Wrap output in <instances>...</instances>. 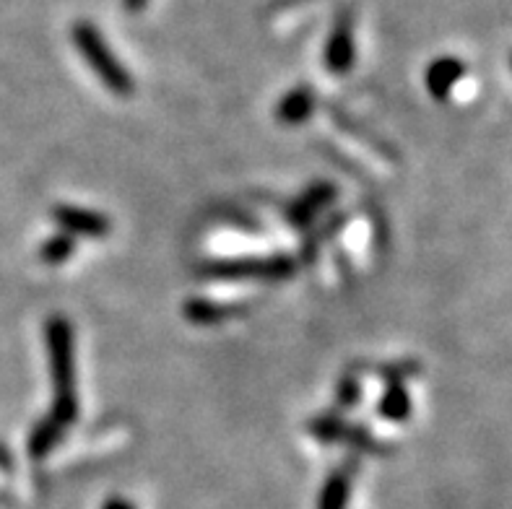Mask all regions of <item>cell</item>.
<instances>
[{
    "mask_svg": "<svg viewBox=\"0 0 512 509\" xmlns=\"http://www.w3.org/2000/svg\"><path fill=\"white\" fill-rule=\"evenodd\" d=\"M73 247H76V242H73L71 234L60 232L52 239H47L45 245H42V250H39V255H42V260H45L47 265H60L71 258Z\"/></svg>",
    "mask_w": 512,
    "mask_h": 509,
    "instance_id": "12",
    "label": "cell"
},
{
    "mask_svg": "<svg viewBox=\"0 0 512 509\" xmlns=\"http://www.w3.org/2000/svg\"><path fill=\"white\" fill-rule=\"evenodd\" d=\"M466 76V63L458 58H440L429 65L427 71V89L435 99H448L453 86Z\"/></svg>",
    "mask_w": 512,
    "mask_h": 509,
    "instance_id": "5",
    "label": "cell"
},
{
    "mask_svg": "<svg viewBox=\"0 0 512 509\" xmlns=\"http://www.w3.org/2000/svg\"><path fill=\"white\" fill-rule=\"evenodd\" d=\"M333 195H336V190H333L331 185L312 187L310 193H307L305 198L299 200L297 206L292 208V221H294V224L305 226L307 221L315 219V213H318L320 208L325 206V203H331Z\"/></svg>",
    "mask_w": 512,
    "mask_h": 509,
    "instance_id": "9",
    "label": "cell"
},
{
    "mask_svg": "<svg viewBox=\"0 0 512 509\" xmlns=\"http://www.w3.org/2000/svg\"><path fill=\"white\" fill-rule=\"evenodd\" d=\"M315 110V97L310 89H294L289 91L279 104V120L286 125L305 123L307 117Z\"/></svg>",
    "mask_w": 512,
    "mask_h": 509,
    "instance_id": "7",
    "label": "cell"
},
{
    "mask_svg": "<svg viewBox=\"0 0 512 509\" xmlns=\"http://www.w3.org/2000/svg\"><path fill=\"white\" fill-rule=\"evenodd\" d=\"M73 42H76V47L81 50V55L89 60L94 73L115 91L117 97H128V94H133V78H130L128 71L120 65V60L112 55L110 47L104 45V39L99 37V32L94 26L86 24V21H78L76 29H73Z\"/></svg>",
    "mask_w": 512,
    "mask_h": 509,
    "instance_id": "2",
    "label": "cell"
},
{
    "mask_svg": "<svg viewBox=\"0 0 512 509\" xmlns=\"http://www.w3.org/2000/svg\"><path fill=\"white\" fill-rule=\"evenodd\" d=\"M102 509H136V507H133V502H128V499L115 497V499H110V502L104 504Z\"/></svg>",
    "mask_w": 512,
    "mask_h": 509,
    "instance_id": "16",
    "label": "cell"
},
{
    "mask_svg": "<svg viewBox=\"0 0 512 509\" xmlns=\"http://www.w3.org/2000/svg\"><path fill=\"white\" fill-rule=\"evenodd\" d=\"M346 502H349V476L333 473L320 497V509H346Z\"/></svg>",
    "mask_w": 512,
    "mask_h": 509,
    "instance_id": "11",
    "label": "cell"
},
{
    "mask_svg": "<svg viewBox=\"0 0 512 509\" xmlns=\"http://www.w3.org/2000/svg\"><path fill=\"white\" fill-rule=\"evenodd\" d=\"M359 395H362V390H359V382L354 380V377H346V380L341 382V387H338V403L344 408L357 406Z\"/></svg>",
    "mask_w": 512,
    "mask_h": 509,
    "instance_id": "15",
    "label": "cell"
},
{
    "mask_svg": "<svg viewBox=\"0 0 512 509\" xmlns=\"http://www.w3.org/2000/svg\"><path fill=\"white\" fill-rule=\"evenodd\" d=\"M63 432H65L63 426L52 424L50 419L39 421V424L32 429V434H29V455H32L34 460L47 458V455L58 447Z\"/></svg>",
    "mask_w": 512,
    "mask_h": 509,
    "instance_id": "8",
    "label": "cell"
},
{
    "mask_svg": "<svg viewBox=\"0 0 512 509\" xmlns=\"http://www.w3.org/2000/svg\"><path fill=\"white\" fill-rule=\"evenodd\" d=\"M325 63L333 73H346L354 63V42H351V24L349 19H341L333 29V37L325 50Z\"/></svg>",
    "mask_w": 512,
    "mask_h": 509,
    "instance_id": "6",
    "label": "cell"
},
{
    "mask_svg": "<svg viewBox=\"0 0 512 509\" xmlns=\"http://www.w3.org/2000/svg\"><path fill=\"white\" fill-rule=\"evenodd\" d=\"M55 221L60 224L65 234H78V237H104V234L110 232V219H104L102 213L86 211V208H76V206H58L52 211Z\"/></svg>",
    "mask_w": 512,
    "mask_h": 509,
    "instance_id": "4",
    "label": "cell"
},
{
    "mask_svg": "<svg viewBox=\"0 0 512 509\" xmlns=\"http://www.w3.org/2000/svg\"><path fill=\"white\" fill-rule=\"evenodd\" d=\"M294 273L292 258H247V260H221L208 263L203 276L219 281H284Z\"/></svg>",
    "mask_w": 512,
    "mask_h": 509,
    "instance_id": "3",
    "label": "cell"
},
{
    "mask_svg": "<svg viewBox=\"0 0 512 509\" xmlns=\"http://www.w3.org/2000/svg\"><path fill=\"white\" fill-rule=\"evenodd\" d=\"M143 3H146V0H125V8H128V11H141Z\"/></svg>",
    "mask_w": 512,
    "mask_h": 509,
    "instance_id": "17",
    "label": "cell"
},
{
    "mask_svg": "<svg viewBox=\"0 0 512 509\" xmlns=\"http://www.w3.org/2000/svg\"><path fill=\"white\" fill-rule=\"evenodd\" d=\"M185 315H188L193 323L208 325V323H221V320L229 315V310L227 307H219V304L214 302H206V299H195V302H188Z\"/></svg>",
    "mask_w": 512,
    "mask_h": 509,
    "instance_id": "13",
    "label": "cell"
},
{
    "mask_svg": "<svg viewBox=\"0 0 512 509\" xmlns=\"http://www.w3.org/2000/svg\"><path fill=\"white\" fill-rule=\"evenodd\" d=\"M47 351H50V372L55 382V403L47 419L52 424L68 426L78 416L76 398V364H73V330L65 317H52L47 323Z\"/></svg>",
    "mask_w": 512,
    "mask_h": 509,
    "instance_id": "1",
    "label": "cell"
},
{
    "mask_svg": "<svg viewBox=\"0 0 512 509\" xmlns=\"http://www.w3.org/2000/svg\"><path fill=\"white\" fill-rule=\"evenodd\" d=\"M346 421L336 419V416H320L310 424V432L320 439V442H341L346 437Z\"/></svg>",
    "mask_w": 512,
    "mask_h": 509,
    "instance_id": "14",
    "label": "cell"
},
{
    "mask_svg": "<svg viewBox=\"0 0 512 509\" xmlns=\"http://www.w3.org/2000/svg\"><path fill=\"white\" fill-rule=\"evenodd\" d=\"M380 413L390 421H403L409 419L411 413V398L406 393V387L398 385V382H390V387L385 390L383 400H380Z\"/></svg>",
    "mask_w": 512,
    "mask_h": 509,
    "instance_id": "10",
    "label": "cell"
}]
</instances>
